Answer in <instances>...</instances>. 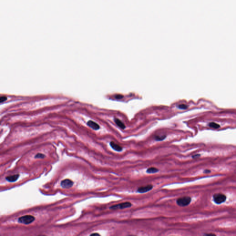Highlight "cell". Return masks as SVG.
Instances as JSON below:
<instances>
[{
    "label": "cell",
    "instance_id": "11",
    "mask_svg": "<svg viewBox=\"0 0 236 236\" xmlns=\"http://www.w3.org/2000/svg\"><path fill=\"white\" fill-rule=\"evenodd\" d=\"M158 171H159V169H157V168H154V167H151V168H149L147 170L146 172L148 173H154L158 172Z\"/></svg>",
    "mask_w": 236,
    "mask_h": 236
},
{
    "label": "cell",
    "instance_id": "3",
    "mask_svg": "<svg viewBox=\"0 0 236 236\" xmlns=\"http://www.w3.org/2000/svg\"><path fill=\"white\" fill-rule=\"evenodd\" d=\"M226 196L222 193L215 194L214 195V201L216 204H221L226 200Z\"/></svg>",
    "mask_w": 236,
    "mask_h": 236
},
{
    "label": "cell",
    "instance_id": "2",
    "mask_svg": "<svg viewBox=\"0 0 236 236\" xmlns=\"http://www.w3.org/2000/svg\"><path fill=\"white\" fill-rule=\"evenodd\" d=\"M34 220H35L34 217L30 215L23 216L19 219V222L24 224H30L32 223Z\"/></svg>",
    "mask_w": 236,
    "mask_h": 236
},
{
    "label": "cell",
    "instance_id": "17",
    "mask_svg": "<svg viewBox=\"0 0 236 236\" xmlns=\"http://www.w3.org/2000/svg\"><path fill=\"white\" fill-rule=\"evenodd\" d=\"M116 98L118 99H120L122 98L123 96L122 95H117L116 96Z\"/></svg>",
    "mask_w": 236,
    "mask_h": 236
},
{
    "label": "cell",
    "instance_id": "18",
    "mask_svg": "<svg viewBox=\"0 0 236 236\" xmlns=\"http://www.w3.org/2000/svg\"><path fill=\"white\" fill-rule=\"evenodd\" d=\"M203 236H216L215 234H205Z\"/></svg>",
    "mask_w": 236,
    "mask_h": 236
},
{
    "label": "cell",
    "instance_id": "8",
    "mask_svg": "<svg viewBox=\"0 0 236 236\" xmlns=\"http://www.w3.org/2000/svg\"><path fill=\"white\" fill-rule=\"evenodd\" d=\"M110 145L111 146V147L116 150V151H118V152H120L121 151L123 150V148L120 145L118 144H116L115 142L112 141L110 142Z\"/></svg>",
    "mask_w": 236,
    "mask_h": 236
},
{
    "label": "cell",
    "instance_id": "14",
    "mask_svg": "<svg viewBox=\"0 0 236 236\" xmlns=\"http://www.w3.org/2000/svg\"><path fill=\"white\" fill-rule=\"evenodd\" d=\"M45 154H43V153H38L35 155V158H41V159H42V158H45Z\"/></svg>",
    "mask_w": 236,
    "mask_h": 236
},
{
    "label": "cell",
    "instance_id": "15",
    "mask_svg": "<svg viewBox=\"0 0 236 236\" xmlns=\"http://www.w3.org/2000/svg\"><path fill=\"white\" fill-rule=\"evenodd\" d=\"M178 107L181 109H186L187 108L188 106L186 104H182L178 105Z\"/></svg>",
    "mask_w": 236,
    "mask_h": 236
},
{
    "label": "cell",
    "instance_id": "6",
    "mask_svg": "<svg viewBox=\"0 0 236 236\" xmlns=\"http://www.w3.org/2000/svg\"><path fill=\"white\" fill-rule=\"evenodd\" d=\"M153 186L151 185H148L147 186H143L140 187L138 189V192L141 193H144L147 192L149 191H150L153 188Z\"/></svg>",
    "mask_w": 236,
    "mask_h": 236
},
{
    "label": "cell",
    "instance_id": "10",
    "mask_svg": "<svg viewBox=\"0 0 236 236\" xmlns=\"http://www.w3.org/2000/svg\"><path fill=\"white\" fill-rule=\"evenodd\" d=\"M114 120H115V122L116 124L117 125H118L120 128H121L122 129H125V125L124 124L123 122L120 119H118V118H115L114 119Z\"/></svg>",
    "mask_w": 236,
    "mask_h": 236
},
{
    "label": "cell",
    "instance_id": "16",
    "mask_svg": "<svg viewBox=\"0 0 236 236\" xmlns=\"http://www.w3.org/2000/svg\"><path fill=\"white\" fill-rule=\"evenodd\" d=\"M7 100V97H5V96H2L0 98V101L1 102H3V101H5Z\"/></svg>",
    "mask_w": 236,
    "mask_h": 236
},
{
    "label": "cell",
    "instance_id": "1",
    "mask_svg": "<svg viewBox=\"0 0 236 236\" xmlns=\"http://www.w3.org/2000/svg\"><path fill=\"white\" fill-rule=\"evenodd\" d=\"M191 200V199L189 196H184V197L178 198L177 200V205H179V206L185 207L190 204Z\"/></svg>",
    "mask_w": 236,
    "mask_h": 236
},
{
    "label": "cell",
    "instance_id": "21",
    "mask_svg": "<svg viewBox=\"0 0 236 236\" xmlns=\"http://www.w3.org/2000/svg\"><path fill=\"white\" fill-rule=\"evenodd\" d=\"M128 236H134V235H129Z\"/></svg>",
    "mask_w": 236,
    "mask_h": 236
},
{
    "label": "cell",
    "instance_id": "20",
    "mask_svg": "<svg viewBox=\"0 0 236 236\" xmlns=\"http://www.w3.org/2000/svg\"><path fill=\"white\" fill-rule=\"evenodd\" d=\"M200 154H196V155L192 156V157L193 158H196V157H197V156H200Z\"/></svg>",
    "mask_w": 236,
    "mask_h": 236
},
{
    "label": "cell",
    "instance_id": "19",
    "mask_svg": "<svg viewBox=\"0 0 236 236\" xmlns=\"http://www.w3.org/2000/svg\"><path fill=\"white\" fill-rule=\"evenodd\" d=\"M90 236H101L99 234H97V233H95V234H92Z\"/></svg>",
    "mask_w": 236,
    "mask_h": 236
},
{
    "label": "cell",
    "instance_id": "12",
    "mask_svg": "<svg viewBox=\"0 0 236 236\" xmlns=\"http://www.w3.org/2000/svg\"><path fill=\"white\" fill-rule=\"evenodd\" d=\"M209 126L211 128H214V129H218V128L220 127V125L216 123L215 122H211L209 124Z\"/></svg>",
    "mask_w": 236,
    "mask_h": 236
},
{
    "label": "cell",
    "instance_id": "4",
    "mask_svg": "<svg viewBox=\"0 0 236 236\" xmlns=\"http://www.w3.org/2000/svg\"><path fill=\"white\" fill-rule=\"evenodd\" d=\"M131 206V203L129 202H125L120 203L117 205L111 206L110 209L112 210H118V209H125V208H130Z\"/></svg>",
    "mask_w": 236,
    "mask_h": 236
},
{
    "label": "cell",
    "instance_id": "5",
    "mask_svg": "<svg viewBox=\"0 0 236 236\" xmlns=\"http://www.w3.org/2000/svg\"><path fill=\"white\" fill-rule=\"evenodd\" d=\"M60 185L63 188H69L73 185V182L70 179H66L61 181Z\"/></svg>",
    "mask_w": 236,
    "mask_h": 236
},
{
    "label": "cell",
    "instance_id": "9",
    "mask_svg": "<svg viewBox=\"0 0 236 236\" xmlns=\"http://www.w3.org/2000/svg\"><path fill=\"white\" fill-rule=\"evenodd\" d=\"M20 175L19 174H15V175H11V176H7L6 177L7 180L10 182H13L16 181V180L19 178Z\"/></svg>",
    "mask_w": 236,
    "mask_h": 236
},
{
    "label": "cell",
    "instance_id": "7",
    "mask_svg": "<svg viewBox=\"0 0 236 236\" xmlns=\"http://www.w3.org/2000/svg\"><path fill=\"white\" fill-rule=\"evenodd\" d=\"M87 125L94 130H98L100 129V126L98 124L93 121L89 120L87 123Z\"/></svg>",
    "mask_w": 236,
    "mask_h": 236
},
{
    "label": "cell",
    "instance_id": "22",
    "mask_svg": "<svg viewBox=\"0 0 236 236\" xmlns=\"http://www.w3.org/2000/svg\"><path fill=\"white\" fill-rule=\"evenodd\" d=\"M45 236V235H40V236Z\"/></svg>",
    "mask_w": 236,
    "mask_h": 236
},
{
    "label": "cell",
    "instance_id": "13",
    "mask_svg": "<svg viewBox=\"0 0 236 236\" xmlns=\"http://www.w3.org/2000/svg\"><path fill=\"white\" fill-rule=\"evenodd\" d=\"M166 137H167V136H166V135H161V136L157 135V136H156L154 137V139H155L156 140L160 141L163 140L164 139H166Z\"/></svg>",
    "mask_w": 236,
    "mask_h": 236
}]
</instances>
